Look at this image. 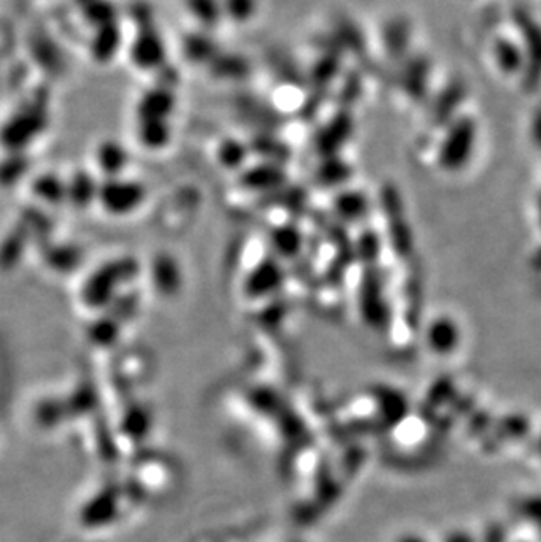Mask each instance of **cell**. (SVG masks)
I'll return each instance as SVG.
<instances>
[{
    "mask_svg": "<svg viewBox=\"0 0 541 542\" xmlns=\"http://www.w3.org/2000/svg\"><path fill=\"white\" fill-rule=\"evenodd\" d=\"M144 188L136 181L109 180L99 190V199L111 214L123 216L136 211L144 201Z\"/></svg>",
    "mask_w": 541,
    "mask_h": 542,
    "instance_id": "6da1fadb",
    "label": "cell"
},
{
    "mask_svg": "<svg viewBox=\"0 0 541 542\" xmlns=\"http://www.w3.org/2000/svg\"><path fill=\"white\" fill-rule=\"evenodd\" d=\"M132 58L136 66L142 70L161 68L165 60V46L162 43V37L153 30H146L140 34L132 46Z\"/></svg>",
    "mask_w": 541,
    "mask_h": 542,
    "instance_id": "7a4b0ae2",
    "label": "cell"
},
{
    "mask_svg": "<svg viewBox=\"0 0 541 542\" xmlns=\"http://www.w3.org/2000/svg\"><path fill=\"white\" fill-rule=\"evenodd\" d=\"M350 132H352L350 118L345 116V114H339L318 134L317 146L324 155L332 157L334 151L347 142V139L350 137Z\"/></svg>",
    "mask_w": 541,
    "mask_h": 542,
    "instance_id": "3957f363",
    "label": "cell"
},
{
    "mask_svg": "<svg viewBox=\"0 0 541 542\" xmlns=\"http://www.w3.org/2000/svg\"><path fill=\"white\" fill-rule=\"evenodd\" d=\"M174 109V95L164 89H155L150 90L146 95H142L138 113L140 120H164L167 121V116L172 113Z\"/></svg>",
    "mask_w": 541,
    "mask_h": 542,
    "instance_id": "277c9868",
    "label": "cell"
},
{
    "mask_svg": "<svg viewBox=\"0 0 541 542\" xmlns=\"http://www.w3.org/2000/svg\"><path fill=\"white\" fill-rule=\"evenodd\" d=\"M334 211L343 222H360L369 211V201L359 190H345L334 199Z\"/></svg>",
    "mask_w": 541,
    "mask_h": 542,
    "instance_id": "5b68a950",
    "label": "cell"
},
{
    "mask_svg": "<svg viewBox=\"0 0 541 542\" xmlns=\"http://www.w3.org/2000/svg\"><path fill=\"white\" fill-rule=\"evenodd\" d=\"M280 281H282V269L275 260L269 258V260L260 262L259 266L250 274L248 287L252 292L262 294V292L276 288L280 285Z\"/></svg>",
    "mask_w": 541,
    "mask_h": 542,
    "instance_id": "8992f818",
    "label": "cell"
},
{
    "mask_svg": "<svg viewBox=\"0 0 541 542\" xmlns=\"http://www.w3.org/2000/svg\"><path fill=\"white\" fill-rule=\"evenodd\" d=\"M303 241L305 239H303L301 230L294 225H283L276 228L271 237L273 248L285 258H292V256L299 255L303 249Z\"/></svg>",
    "mask_w": 541,
    "mask_h": 542,
    "instance_id": "52a82bcc",
    "label": "cell"
},
{
    "mask_svg": "<svg viewBox=\"0 0 541 542\" xmlns=\"http://www.w3.org/2000/svg\"><path fill=\"white\" fill-rule=\"evenodd\" d=\"M140 141L150 150H162L171 141V129L164 120H144L140 123Z\"/></svg>",
    "mask_w": 541,
    "mask_h": 542,
    "instance_id": "ba28073f",
    "label": "cell"
},
{
    "mask_svg": "<svg viewBox=\"0 0 541 542\" xmlns=\"http://www.w3.org/2000/svg\"><path fill=\"white\" fill-rule=\"evenodd\" d=\"M283 180V172L275 165H259L244 172L243 181L252 190H269L278 186Z\"/></svg>",
    "mask_w": 541,
    "mask_h": 542,
    "instance_id": "9c48e42d",
    "label": "cell"
},
{
    "mask_svg": "<svg viewBox=\"0 0 541 542\" xmlns=\"http://www.w3.org/2000/svg\"><path fill=\"white\" fill-rule=\"evenodd\" d=\"M153 277L161 288H174L180 283L178 262L169 255H159L153 262Z\"/></svg>",
    "mask_w": 541,
    "mask_h": 542,
    "instance_id": "30bf717a",
    "label": "cell"
},
{
    "mask_svg": "<svg viewBox=\"0 0 541 542\" xmlns=\"http://www.w3.org/2000/svg\"><path fill=\"white\" fill-rule=\"evenodd\" d=\"M127 151L115 142H106L104 146H100L99 150V165L100 169H104L109 176H118L125 163H127Z\"/></svg>",
    "mask_w": 541,
    "mask_h": 542,
    "instance_id": "8fae6325",
    "label": "cell"
},
{
    "mask_svg": "<svg viewBox=\"0 0 541 542\" xmlns=\"http://www.w3.org/2000/svg\"><path fill=\"white\" fill-rule=\"evenodd\" d=\"M350 169L345 162L329 157L318 169V180L326 186H338L349 180Z\"/></svg>",
    "mask_w": 541,
    "mask_h": 542,
    "instance_id": "7c38bea8",
    "label": "cell"
},
{
    "mask_svg": "<svg viewBox=\"0 0 541 542\" xmlns=\"http://www.w3.org/2000/svg\"><path fill=\"white\" fill-rule=\"evenodd\" d=\"M248 157V150L243 142L235 139H227L218 148V160L225 165V169H239Z\"/></svg>",
    "mask_w": 541,
    "mask_h": 542,
    "instance_id": "4fadbf2b",
    "label": "cell"
},
{
    "mask_svg": "<svg viewBox=\"0 0 541 542\" xmlns=\"http://www.w3.org/2000/svg\"><path fill=\"white\" fill-rule=\"evenodd\" d=\"M192 15L204 25H212L222 15V5L216 0H189Z\"/></svg>",
    "mask_w": 541,
    "mask_h": 542,
    "instance_id": "5bb4252c",
    "label": "cell"
},
{
    "mask_svg": "<svg viewBox=\"0 0 541 542\" xmlns=\"http://www.w3.org/2000/svg\"><path fill=\"white\" fill-rule=\"evenodd\" d=\"M222 9L234 20V22H248L257 9L255 0H225Z\"/></svg>",
    "mask_w": 541,
    "mask_h": 542,
    "instance_id": "9a60e30c",
    "label": "cell"
},
{
    "mask_svg": "<svg viewBox=\"0 0 541 542\" xmlns=\"http://www.w3.org/2000/svg\"><path fill=\"white\" fill-rule=\"evenodd\" d=\"M185 51H187L190 58L195 60V62H208L213 58L214 47H213L212 41L208 37L193 36L185 43Z\"/></svg>",
    "mask_w": 541,
    "mask_h": 542,
    "instance_id": "2e32d148",
    "label": "cell"
},
{
    "mask_svg": "<svg viewBox=\"0 0 541 542\" xmlns=\"http://www.w3.org/2000/svg\"><path fill=\"white\" fill-rule=\"evenodd\" d=\"M118 43H120V36H118L117 28H109V26L104 28V32L100 34V37L97 41V47H95L97 57L102 60L109 58L111 53H115Z\"/></svg>",
    "mask_w": 541,
    "mask_h": 542,
    "instance_id": "e0dca14e",
    "label": "cell"
},
{
    "mask_svg": "<svg viewBox=\"0 0 541 542\" xmlns=\"http://www.w3.org/2000/svg\"><path fill=\"white\" fill-rule=\"evenodd\" d=\"M359 251L368 260L377 258L378 251H380V237H378L377 232L366 230L364 234H360V237H359Z\"/></svg>",
    "mask_w": 541,
    "mask_h": 542,
    "instance_id": "ac0fdd59",
    "label": "cell"
}]
</instances>
